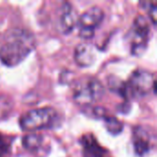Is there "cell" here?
Here are the masks:
<instances>
[{
  "label": "cell",
  "mask_w": 157,
  "mask_h": 157,
  "mask_svg": "<svg viewBox=\"0 0 157 157\" xmlns=\"http://www.w3.org/2000/svg\"><path fill=\"white\" fill-rule=\"evenodd\" d=\"M84 157H105L106 151L98 144L92 134H86L81 139Z\"/></svg>",
  "instance_id": "obj_10"
},
{
  "label": "cell",
  "mask_w": 157,
  "mask_h": 157,
  "mask_svg": "<svg viewBox=\"0 0 157 157\" xmlns=\"http://www.w3.org/2000/svg\"><path fill=\"white\" fill-rule=\"evenodd\" d=\"M105 93L103 84L95 77L86 76L76 81L74 90V99L83 105H90L102 98Z\"/></svg>",
  "instance_id": "obj_3"
},
{
  "label": "cell",
  "mask_w": 157,
  "mask_h": 157,
  "mask_svg": "<svg viewBox=\"0 0 157 157\" xmlns=\"http://www.w3.org/2000/svg\"><path fill=\"white\" fill-rule=\"evenodd\" d=\"M132 144L135 154L139 156H144L155 148V138L148 129L138 126L133 130Z\"/></svg>",
  "instance_id": "obj_7"
},
{
  "label": "cell",
  "mask_w": 157,
  "mask_h": 157,
  "mask_svg": "<svg viewBox=\"0 0 157 157\" xmlns=\"http://www.w3.org/2000/svg\"><path fill=\"white\" fill-rule=\"evenodd\" d=\"M43 144V137L36 132H29L22 139V144L25 149L29 152H36L40 150Z\"/></svg>",
  "instance_id": "obj_11"
},
{
  "label": "cell",
  "mask_w": 157,
  "mask_h": 157,
  "mask_svg": "<svg viewBox=\"0 0 157 157\" xmlns=\"http://www.w3.org/2000/svg\"><path fill=\"white\" fill-rule=\"evenodd\" d=\"M75 63L81 67H88L96 61V50L89 43H80L75 51Z\"/></svg>",
  "instance_id": "obj_9"
},
{
  "label": "cell",
  "mask_w": 157,
  "mask_h": 157,
  "mask_svg": "<svg viewBox=\"0 0 157 157\" xmlns=\"http://www.w3.org/2000/svg\"><path fill=\"white\" fill-rule=\"evenodd\" d=\"M104 17V11L99 6H95L86 9L81 16H79L78 26L80 37L85 39L92 38L96 28L101 24Z\"/></svg>",
  "instance_id": "obj_6"
},
{
  "label": "cell",
  "mask_w": 157,
  "mask_h": 157,
  "mask_svg": "<svg viewBox=\"0 0 157 157\" xmlns=\"http://www.w3.org/2000/svg\"><path fill=\"white\" fill-rule=\"evenodd\" d=\"M144 6V8H145L149 14L150 17V20H152V22L154 24L156 23V16H157V3L155 1H144L141 3Z\"/></svg>",
  "instance_id": "obj_15"
},
{
  "label": "cell",
  "mask_w": 157,
  "mask_h": 157,
  "mask_svg": "<svg viewBox=\"0 0 157 157\" xmlns=\"http://www.w3.org/2000/svg\"><path fill=\"white\" fill-rule=\"evenodd\" d=\"M151 34V24L149 19L139 15L135 17L131 29L130 40L132 43V53L133 55H142L147 48V43Z\"/></svg>",
  "instance_id": "obj_5"
},
{
  "label": "cell",
  "mask_w": 157,
  "mask_h": 157,
  "mask_svg": "<svg viewBox=\"0 0 157 157\" xmlns=\"http://www.w3.org/2000/svg\"><path fill=\"white\" fill-rule=\"evenodd\" d=\"M57 14V28L63 34L70 33L78 24V13L68 2L63 3L60 6Z\"/></svg>",
  "instance_id": "obj_8"
},
{
  "label": "cell",
  "mask_w": 157,
  "mask_h": 157,
  "mask_svg": "<svg viewBox=\"0 0 157 157\" xmlns=\"http://www.w3.org/2000/svg\"><path fill=\"white\" fill-rule=\"evenodd\" d=\"M152 90L156 93V81L155 75L146 70L134 71L125 83V97L128 98L146 96Z\"/></svg>",
  "instance_id": "obj_4"
},
{
  "label": "cell",
  "mask_w": 157,
  "mask_h": 157,
  "mask_svg": "<svg viewBox=\"0 0 157 157\" xmlns=\"http://www.w3.org/2000/svg\"><path fill=\"white\" fill-rule=\"evenodd\" d=\"M14 107L12 99L5 95L0 96V121L6 119Z\"/></svg>",
  "instance_id": "obj_13"
},
{
  "label": "cell",
  "mask_w": 157,
  "mask_h": 157,
  "mask_svg": "<svg viewBox=\"0 0 157 157\" xmlns=\"http://www.w3.org/2000/svg\"><path fill=\"white\" fill-rule=\"evenodd\" d=\"M105 121V127L109 132L111 134L117 135L122 132L123 129V124L121 121H119L117 118L112 117V116H106L104 119Z\"/></svg>",
  "instance_id": "obj_12"
},
{
  "label": "cell",
  "mask_w": 157,
  "mask_h": 157,
  "mask_svg": "<svg viewBox=\"0 0 157 157\" xmlns=\"http://www.w3.org/2000/svg\"><path fill=\"white\" fill-rule=\"evenodd\" d=\"M58 114L52 108H40L27 111L24 113L19 121L20 127L29 132L50 128L54 125Z\"/></svg>",
  "instance_id": "obj_2"
},
{
  "label": "cell",
  "mask_w": 157,
  "mask_h": 157,
  "mask_svg": "<svg viewBox=\"0 0 157 157\" xmlns=\"http://www.w3.org/2000/svg\"><path fill=\"white\" fill-rule=\"evenodd\" d=\"M10 151V142L6 136L0 133V157L7 155Z\"/></svg>",
  "instance_id": "obj_16"
},
{
  "label": "cell",
  "mask_w": 157,
  "mask_h": 157,
  "mask_svg": "<svg viewBox=\"0 0 157 157\" xmlns=\"http://www.w3.org/2000/svg\"><path fill=\"white\" fill-rule=\"evenodd\" d=\"M33 34L24 29L8 30L0 44V61L6 66L20 63L35 48Z\"/></svg>",
  "instance_id": "obj_1"
},
{
  "label": "cell",
  "mask_w": 157,
  "mask_h": 157,
  "mask_svg": "<svg viewBox=\"0 0 157 157\" xmlns=\"http://www.w3.org/2000/svg\"><path fill=\"white\" fill-rule=\"evenodd\" d=\"M108 85L110 90L119 93L121 96L125 97V83L120 80L116 76H110L108 81Z\"/></svg>",
  "instance_id": "obj_14"
}]
</instances>
